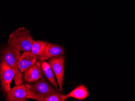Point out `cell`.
I'll return each mask as SVG.
<instances>
[{
	"mask_svg": "<svg viewBox=\"0 0 135 101\" xmlns=\"http://www.w3.org/2000/svg\"><path fill=\"white\" fill-rule=\"evenodd\" d=\"M47 80L45 77L42 76L32 86L26 83L28 92L27 99L44 101L45 98L56 92V89Z\"/></svg>",
	"mask_w": 135,
	"mask_h": 101,
	"instance_id": "6da1fadb",
	"label": "cell"
},
{
	"mask_svg": "<svg viewBox=\"0 0 135 101\" xmlns=\"http://www.w3.org/2000/svg\"><path fill=\"white\" fill-rule=\"evenodd\" d=\"M43 75L40 62L37 61L24 72L23 79L26 83L30 84L40 79Z\"/></svg>",
	"mask_w": 135,
	"mask_h": 101,
	"instance_id": "52a82bcc",
	"label": "cell"
},
{
	"mask_svg": "<svg viewBox=\"0 0 135 101\" xmlns=\"http://www.w3.org/2000/svg\"><path fill=\"white\" fill-rule=\"evenodd\" d=\"M57 91L51 94L44 99V101H64L67 99L66 95Z\"/></svg>",
	"mask_w": 135,
	"mask_h": 101,
	"instance_id": "4fadbf2b",
	"label": "cell"
},
{
	"mask_svg": "<svg viewBox=\"0 0 135 101\" xmlns=\"http://www.w3.org/2000/svg\"><path fill=\"white\" fill-rule=\"evenodd\" d=\"M34 41L29 31L23 27L17 29L10 35L8 44L20 52H31Z\"/></svg>",
	"mask_w": 135,
	"mask_h": 101,
	"instance_id": "7a4b0ae2",
	"label": "cell"
},
{
	"mask_svg": "<svg viewBox=\"0 0 135 101\" xmlns=\"http://www.w3.org/2000/svg\"><path fill=\"white\" fill-rule=\"evenodd\" d=\"M48 44L43 41H34L32 46L31 52L36 56H41L44 55Z\"/></svg>",
	"mask_w": 135,
	"mask_h": 101,
	"instance_id": "7c38bea8",
	"label": "cell"
},
{
	"mask_svg": "<svg viewBox=\"0 0 135 101\" xmlns=\"http://www.w3.org/2000/svg\"><path fill=\"white\" fill-rule=\"evenodd\" d=\"M14 77V71L4 61H2L0 65V79L1 88L4 93H7L11 90L10 85Z\"/></svg>",
	"mask_w": 135,
	"mask_h": 101,
	"instance_id": "277c9868",
	"label": "cell"
},
{
	"mask_svg": "<svg viewBox=\"0 0 135 101\" xmlns=\"http://www.w3.org/2000/svg\"><path fill=\"white\" fill-rule=\"evenodd\" d=\"M89 95L88 89L84 85H81L77 87L70 93L65 95L67 99L69 98H73L79 100L85 99Z\"/></svg>",
	"mask_w": 135,
	"mask_h": 101,
	"instance_id": "8fae6325",
	"label": "cell"
},
{
	"mask_svg": "<svg viewBox=\"0 0 135 101\" xmlns=\"http://www.w3.org/2000/svg\"><path fill=\"white\" fill-rule=\"evenodd\" d=\"M51 67L56 77L59 92H62L64 71V59L63 56L48 59Z\"/></svg>",
	"mask_w": 135,
	"mask_h": 101,
	"instance_id": "5b68a950",
	"label": "cell"
},
{
	"mask_svg": "<svg viewBox=\"0 0 135 101\" xmlns=\"http://www.w3.org/2000/svg\"><path fill=\"white\" fill-rule=\"evenodd\" d=\"M40 62L42 73L44 74V76L52 84V86L55 88L57 91H59L58 83H57L55 79L54 73L51 67L49 62L45 61H40Z\"/></svg>",
	"mask_w": 135,
	"mask_h": 101,
	"instance_id": "30bf717a",
	"label": "cell"
},
{
	"mask_svg": "<svg viewBox=\"0 0 135 101\" xmlns=\"http://www.w3.org/2000/svg\"><path fill=\"white\" fill-rule=\"evenodd\" d=\"M6 94V101H28V92L26 85L16 86Z\"/></svg>",
	"mask_w": 135,
	"mask_h": 101,
	"instance_id": "8992f818",
	"label": "cell"
},
{
	"mask_svg": "<svg viewBox=\"0 0 135 101\" xmlns=\"http://www.w3.org/2000/svg\"><path fill=\"white\" fill-rule=\"evenodd\" d=\"M20 56V51L9 44L2 51V61H4L15 72L14 79L16 86L22 85L23 83L22 73L18 65Z\"/></svg>",
	"mask_w": 135,
	"mask_h": 101,
	"instance_id": "3957f363",
	"label": "cell"
},
{
	"mask_svg": "<svg viewBox=\"0 0 135 101\" xmlns=\"http://www.w3.org/2000/svg\"><path fill=\"white\" fill-rule=\"evenodd\" d=\"M64 50L61 46L51 43H48L44 55L38 57L40 61H46L54 57H59L62 56Z\"/></svg>",
	"mask_w": 135,
	"mask_h": 101,
	"instance_id": "ba28073f",
	"label": "cell"
},
{
	"mask_svg": "<svg viewBox=\"0 0 135 101\" xmlns=\"http://www.w3.org/2000/svg\"><path fill=\"white\" fill-rule=\"evenodd\" d=\"M38 58L31 52H25L21 55L18 65L20 71L24 73L27 69L33 66L37 62Z\"/></svg>",
	"mask_w": 135,
	"mask_h": 101,
	"instance_id": "9c48e42d",
	"label": "cell"
}]
</instances>
